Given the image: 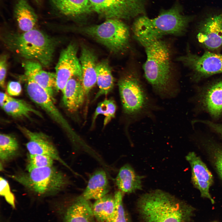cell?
I'll list each match as a JSON object with an SVG mask.
<instances>
[{
	"label": "cell",
	"instance_id": "cell-37",
	"mask_svg": "<svg viewBox=\"0 0 222 222\" xmlns=\"http://www.w3.org/2000/svg\"><path fill=\"white\" fill-rule=\"evenodd\" d=\"M13 97L3 92L0 93V104L2 108L3 105L8 102L11 100Z\"/></svg>",
	"mask_w": 222,
	"mask_h": 222
},
{
	"label": "cell",
	"instance_id": "cell-18",
	"mask_svg": "<svg viewBox=\"0 0 222 222\" xmlns=\"http://www.w3.org/2000/svg\"><path fill=\"white\" fill-rule=\"evenodd\" d=\"M132 30L134 39L144 47L163 37L153 26L151 18L146 14L135 18Z\"/></svg>",
	"mask_w": 222,
	"mask_h": 222
},
{
	"label": "cell",
	"instance_id": "cell-20",
	"mask_svg": "<svg viewBox=\"0 0 222 222\" xmlns=\"http://www.w3.org/2000/svg\"><path fill=\"white\" fill-rule=\"evenodd\" d=\"M200 98L208 113L215 118L219 117L222 114V80L208 86L202 92Z\"/></svg>",
	"mask_w": 222,
	"mask_h": 222
},
{
	"label": "cell",
	"instance_id": "cell-9",
	"mask_svg": "<svg viewBox=\"0 0 222 222\" xmlns=\"http://www.w3.org/2000/svg\"><path fill=\"white\" fill-rule=\"evenodd\" d=\"M182 10L180 5L176 3L169 9H161L156 17L151 18V23L163 37L182 35L192 19V17L183 14Z\"/></svg>",
	"mask_w": 222,
	"mask_h": 222
},
{
	"label": "cell",
	"instance_id": "cell-10",
	"mask_svg": "<svg viewBox=\"0 0 222 222\" xmlns=\"http://www.w3.org/2000/svg\"><path fill=\"white\" fill-rule=\"evenodd\" d=\"M176 60L190 69L197 78L222 73V55L206 51L200 56L189 51Z\"/></svg>",
	"mask_w": 222,
	"mask_h": 222
},
{
	"label": "cell",
	"instance_id": "cell-29",
	"mask_svg": "<svg viewBox=\"0 0 222 222\" xmlns=\"http://www.w3.org/2000/svg\"><path fill=\"white\" fill-rule=\"evenodd\" d=\"M203 143L213 166L222 180V146L210 139L204 140Z\"/></svg>",
	"mask_w": 222,
	"mask_h": 222
},
{
	"label": "cell",
	"instance_id": "cell-34",
	"mask_svg": "<svg viewBox=\"0 0 222 222\" xmlns=\"http://www.w3.org/2000/svg\"><path fill=\"white\" fill-rule=\"evenodd\" d=\"M7 93L11 96H17L20 95L22 91L20 83L17 81H10L7 86Z\"/></svg>",
	"mask_w": 222,
	"mask_h": 222
},
{
	"label": "cell",
	"instance_id": "cell-24",
	"mask_svg": "<svg viewBox=\"0 0 222 222\" xmlns=\"http://www.w3.org/2000/svg\"><path fill=\"white\" fill-rule=\"evenodd\" d=\"M14 13L19 27L23 32L34 28L38 17L27 0H16Z\"/></svg>",
	"mask_w": 222,
	"mask_h": 222
},
{
	"label": "cell",
	"instance_id": "cell-14",
	"mask_svg": "<svg viewBox=\"0 0 222 222\" xmlns=\"http://www.w3.org/2000/svg\"><path fill=\"white\" fill-rule=\"evenodd\" d=\"M191 171V181L193 186L199 192L203 198L209 199L212 204L215 201L210 193V189L214 181L213 177L205 164L194 152H190L185 157Z\"/></svg>",
	"mask_w": 222,
	"mask_h": 222
},
{
	"label": "cell",
	"instance_id": "cell-33",
	"mask_svg": "<svg viewBox=\"0 0 222 222\" xmlns=\"http://www.w3.org/2000/svg\"><path fill=\"white\" fill-rule=\"evenodd\" d=\"M0 194L4 197L7 203L14 208L15 199L14 195L11 191L8 181L1 176L0 178Z\"/></svg>",
	"mask_w": 222,
	"mask_h": 222
},
{
	"label": "cell",
	"instance_id": "cell-35",
	"mask_svg": "<svg viewBox=\"0 0 222 222\" xmlns=\"http://www.w3.org/2000/svg\"><path fill=\"white\" fill-rule=\"evenodd\" d=\"M6 56L2 55L0 59V85L2 88L5 87V80L6 74L7 64Z\"/></svg>",
	"mask_w": 222,
	"mask_h": 222
},
{
	"label": "cell",
	"instance_id": "cell-36",
	"mask_svg": "<svg viewBox=\"0 0 222 222\" xmlns=\"http://www.w3.org/2000/svg\"><path fill=\"white\" fill-rule=\"evenodd\" d=\"M195 122H200L207 125L217 133L222 139V124L205 120H197Z\"/></svg>",
	"mask_w": 222,
	"mask_h": 222
},
{
	"label": "cell",
	"instance_id": "cell-27",
	"mask_svg": "<svg viewBox=\"0 0 222 222\" xmlns=\"http://www.w3.org/2000/svg\"><path fill=\"white\" fill-rule=\"evenodd\" d=\"M2 108L8 115L14 117H28L33 113L42 118L41 113L30 104L23 100L12 99L5 104Z\"/></svg>",
	"mask_w": 222,
	"mask_h": 222
},
{
	"label": "cell",
	"instance_id": "cell-12",
	"mask_svg": "<svg viewBox=\"0 0 222 222\" xmlns=\"http://www.w3.org/2000/svg\"><path fill=\"white\" fill-rule=\"evenodd\" d=\"M55 212L63 222H96L93 204L80 195L69 201L57 202Z\"/></svg>",
	"mask_w": 222,
	"mask_h": 222
},
{
	"label": "cell",
	"instance_id": "cell-8",
	"mask_svg": "<svg viewBox=\"0 0 222 222\" xmlns=\"http://www.w3.org/2000/svg\"><path fill=\"white\" fill-rule=\"evenodd\" d=\"M94 12L106 19L129 20L145 14L146 0H89Z\"/></svg>",
	"mask_w": 222,
	"mask_h": 222
},
{
	"label": "cell",
	"instance_id": "cell-17",
	"mask_svg": "<svg viewBox=\"0 0 222 222\" xmlns=\"http://www.w3.org/2000/svg\"><path fill=\"white\" fill-rule=\"evenodd\" d=\"M79 60L82 71L81 83L86 96H88L97 83V57L91 50L83 46Z\"/></svg>",
	"mask_w": 222,
	"mask_h": 222
},
{
	"label": "cell",
	"instance_id": "cell-22",
	"mask_svg": "<svg viewBox=\"0 0 222 222\" xmlns=\"http://www.w3.org/2000/svg\"><path fill=\"white\" fill-rule=\"evenodd\" d=\"M143 176L137 174L128 164L122 166L116 177V183L119 190L123 193H130L142 189Z\"/></svg>",
	"mask_w": 222,
	"mask_h": 222
},
{
	"label": "cell",
	"instance_id": "cell-15",
	"mask_svg": "<svg viewBox=\"0 0 222 222\" xmlns=\"http://www.w3.org/2000/svg\"><path fill=\"white\" fill-rule=\"evenodd\" d=\"M197 38L204 47L214 51L222 46V12L210 16L199 24Z\"/></svg>",
	"mask_w": 222,
	"mask_h": 222
},
{
	"label": "cell",
	"instance_id": "cell-38",
	"mask_svg": "<svg viewBox=\"0 0 222 222\" xmlns=\"http://www.w3.org/2000/svg\"><path fill=\"white\" fill-rule=\"evenodd\" d=\"M37 3H39L40 0H34Z\"/></svg>",
	"mask_w": 222,
	"mask_h": 222
},
{
	"label": "cell",
	"instance_id": "cell-19",
	"mask_svg": "<svg viewBox=\"0 0 222 222\" xmlns=\"http://www.w3.org/2000/svg\"><path fill=\"white\" fill-rule=\"evenodd\" d=\"M81 78L75 76L67 82L63 91V102L70 112L77 111L82 106L86 96L81 83Z\"/></svg>",
	"mask_w": 222,
	"mask_h": 222
},
{
	"label": "cell",
	"instance_id": "cell-5",
	"mask_svg": "<svg viewBox=\"0 0 222 222\" xmlns=\"http://www.w3.org/2000/svg\"><path fill=\"white\" fill-rule=\"evenodd\" d=\"M10 177L39 197L56 195L70 183L67 175L53 166L20 171Z\"/></svg>",
	"mask_w": 222,
	"mask_h": 222
},
{
	"label": "cell",
	"instance_id": "cell-28",
	"mask_svg": "<svg viewBox=\"0 0 222 222\" xmlns=\"http://www.w3.org/2000/svg\"><path fill=\"white\" fill-rule=\"evenodd\" d=\"M19 146L16 139L9 134H0V164L7 162L16 157L19 151Z\"/></svg>",
	"mask_w": 222,
	"mask_h": 222
},
{
	"label": "cell",
	"instance_id": "cell-13",
	"mask_svg": "<svg viewBox=\"0 0 222 222\" xmlns=\"http://www.w3.org/2000/svg\"><path fill=\"white\" fill-rule=\"evenodd\" d=\"M19 128L28 139L26 146L29 154L48 156L77 175L62 159L49 136L42 132L31 131L24 127L19 126Z\"/></svg>",
	"mask_w": 222,
	"mask_h": 222
},
{
	"label": "cell",
	"instance_id": "cell-26",
	"mask_svg": "<svg viewBox=\"0 0 222 222\" xmlns=\"http://www.w3.org/2000/svg\"><path fill=\"white\" fill-rule=\"evenodd\" d=\"M115 210L114 195L108 194L96 200L93 204V213L98 222H106L113 216Z\"/></svg>",
	"mask_w": 222,
	"mask_h": 222
},
{
	"label": "cell",
	"instance_id": "cell-39",
	"mask_svg": "<svg viewBox=\"0 0 222 222\" xmlns=\"http://www.w3.org/2000/svg\"></svg>",
	"mask_w": 222,
	"mask_h": 222
},
{
	"label": "cell",
	"instance_id": "cell-16",
	"mask_svg": "<svg viewBox=\"0 0 222 222\" xmlns=\"http://www.w3.org/2000/svg\"><path fill=\"white\" fill-rule=\"evenodd\" d=\"M22 65L24 70L25 79L30 80L39 85L54 101L55 73L44 70L42 65L36 60H27L23 63Z\"/></svg>",
	"mask_w": 222,
	"mask_h": 222
},
{
	"label": "cell",
	"instance_id": "cell-2",
	"mask_svg": "<svg viewBox=\"0 0 222 222\" xmlns=\"http://www.w3.org/2000/svg\"><path fill=\"white\" fill-rule=\"evenodd\" d=\"M118 85L123 112L129 123L146 118L155 119V113L162 108L150 94L136 70L123 75Z\"/></svg>",
	"mask_w": 222,
	"mask_h": 222
},
{
	"label": "cell",
	"instance_id": "cell-6",
	"mask_svg": "<svg viewBox=\"0 0 222 222\" xmlns=\"http://www.w3.org/2000/svg\"><path fill=\"white\" fill-rule=\"evenodd\" d=\"M80 30L82 33L95 39L113 53L125 51L130 46L129 27L120 19H106L100 24L84 27Z\"/></svg>",
	"mask_w": 222,
	"mask_h": 222
},
{
	"label": "cell",
	"instance_id": "cell-11",
	"mask_svg": "<svg viewBox=\"0 0 222 222\" xmlns=\"http://www.w3.org/2000/svg\"><path fill=\"white\" fill-rule=\"evenodd\" d=\"M77 48L69 44L61 52L55 68L56 89L62 92L68 81L75 76L82 77L80 63L77 56Z\"/></svg>",
	"mask_w": 222,
	"mask_h": 222
},
{
	"label": "cell",
	"instance_id": "cell-21",
	"mask_svg": "<svg viewBox=\"0 0 222 222\" xmlns=\"http://www.w3.org/2000/svg\"><path fill=\"white\" fill-rule=\"evenodd\" d=\"M110 188L105 171L99 169L91 175L81 195L87 200H97L108 194Z\"/></svg>",
	"mask_w": 222,
	"mask_h": 222
},
{
	"label": "cell",
	"instance_id": "cell-3",
	"mask_svg": "<svg viewBox=\"0 0 222 222\" xmlns=\"http://www.w3.org/2000/svg\"><path fill=\"white\" fill-rule=\"evenodd\" d=\"M137 206L142 222H189L193 210L190 205L159 190L141 195Z\"/></svg>",
	"mask_w": 222,
	"mask_h": 222
},
{
	"label": "cell",
	"instance_id": "cell-32",
	"mask_svg": "<svg viewBox=\"0 0 222 222\" xmlns=\"http://www.w3.org/2000/svg\"><path fill=\"white\" fill-rule=\"evenodd\" d=\"M123 193L120 190L115 192L114 196L116 204L115 211L106 222H127L123 204Z\"/></svg>",
	"mask_w": 222,
	"mask_h": 222
},
{
	"label": "cell",
	"instance_id": "cell-4",
	"mask_svg": "<svg viewBox=\"0 0 222 222\" xmlns=\"http://www.w3.org/2000/svg\"><path fill=\"white\" fill-rule=\"evenodd\" d=\"M2 38L6 46L19 56L44 67L51 64L57 42L41 31L34 28L21 33L9 32Z\"/></svg>",
	"mask_w": 222,
	"mask_h": 222
},
{
	"label": "cell",
	"instance_id": "cell-7",
	"mask_svg": "<svg viewBox=\"0 0 222 222\" xmlns=\"http://www.w3.org/2000/svg\"><path fill=\"white\" fill-rule=\"evenodd\" d=\"M26 80V91L30 99L66 131L75 148L83 146L85 142L71 128L55 105L54 101L48 93L34 81L29 79Z\"/></svg>",
	"mask_w": 222,
	"mask_h": 222
},
{
	"label": "cell",
	"instance_id": "cell-25",
	"mask_svg": "<svg viewBox=\"0 0 222 222\" xmlns=\"http://www.w3.org/2000/svg\"><path fill=\"white\" fill-rule=\"evenodd\" d=\"M96 71L97 83L99 90L94 99H97L101 96L106 95L113 89L114 79L108 62L104 60L97 63Z\"/></svg>",
	"mask_w": 222,
	"mask_h": 222
},
{
	"label": "cell",
	"instance_id": "cell-1",
	"mask_svg": "<svg viewBox=\"0 0 222 222\" xmlns=\"http://www.w3.org/2000/svg\"><path fill=\"white\" fill-rule=\"evenodd\" d=\"M144 47L146 56L142 66L144 75L153 92L163 100L175 98L179 88L169 45L162 39Z\"/></svg>",
	"mask_w": 222,
	"mask_h": 222
},
{
	"label": "cell",
	"instance_id": "cell-30",
	"mask_svg": "<svg viewBox=\"0 0 222 222\" xmlns=\"http://www.w3.org/2000/svg\"><path fill=\"white\" fill-rule=\"evenodd\" d=\"M116 106L114 101L111 99H106L99 103L95 110L93 116L92 125H93L97 117L100 114L105 116L104 126L106 125L114 117Z\"/></svg>",
	"mask_w": 222,
	"mask_h": 222
},
{
	"label": "cell",
	"instance_id": "cell-23",
	"mask_svg": "<svg viewBox=\"0 0 222 222\" xmlns=\"http://www.w3.org/2000/svg\"><path fill=\"white\" fill-rule=\"evenodd\" d=\"M54 7L66 16L76 17L94 11L89 0H50Z\"/></svg>",
	"mask_w": 222,
	"mask_h": 222
},
{
	"label": "cell",
	"instance_id": "cell-31",
	"mask_svg": "<svg viewBox=\"0 0 222 222\" xmlns=\"http://www.w3.org/2000/svg\"><path fill=\"white\" fill-rule=\"evenodd\" d=\"M54 160L52 158L47 155L29 154L26 170L29 171L34 168L52 166H53Z\"/></svg>",
	"mask_w": 222,
	"mask_h": 222
}]
</instances>
